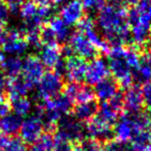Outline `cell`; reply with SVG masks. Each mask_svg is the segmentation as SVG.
I'll list each match as a JSON object with an SVG mask.
<instances>
[{"label": "cell", "mask_w": 151, "mask_h": 151, "mask_svg": "<svg viewBox=\"0 0 151 151\" xmlns=\"http://www.w3.org/2000/svg\"><path fill=\"white\" fill-rule=\"evenodd\" d=\"M120 1H121L123 4L132 7V6H134V5L138 4V2L140 1V0H120Z\"/></svg>", "instance_id": "41"}, {"label": "cell", "mask_w": 151, "mask_h": 151, "mask_svg": "<svg viewBox=\"0 0 151 151\" xmlns=\"http://www.w3.org/2000/svg\"><path fill=\"white\" fill-rule=\"evenodd\" d=\"M109 70L113 75L114 80L123 88L127 89L134 82V73L124 58H110Z\"/></svg>", "instance_id": "6"}, {"label": "cell", "mask_w": 151, "mask_h": 151, "mask_svg": "<svg viewBox=\"0 0 151 151\" xmlns=\"http://www.w3.org/2000/svg\"><path fill=\"white\" fill-rule=\"evenodd\" d=\"M122 110H123V96L122 94L117 93L110 101H101V105H99L96 117L106 123L112 125L116 123Z\"/></svg>", "instance_id": "4"}, {"label": "cell", "mask_w": 151, "mask_h": 151, "mask_svg": "<svg viewBox=\"0 0 151 151\" xmlns=\"http://www.w3.org/2000/svg\"><path fill=\"white\" fill-rule=\"evenodd\" d=\"M122 96H123V109H125L128 114L139 113L144 106L142 91L138 86L128 87Z\"/></svg>", "instance_id": "17"}, {"label": "cell", "mask_w": 151, "mask_h": 151, "mask_svg": "<svg viewBox=\"0 0 151 151\" xmlns=\"http://www.w3.org/2000/svg\"><path fill=\"white\" fill-rule=\"evenodd\" d=\"M142 63L145 64L151 70V50L147 51L142 56Z\"/></svg>", "instance_id": "40"}, {"label": "cell", "mask_w": 151, "mask_h": 151, "mask_svg": "<svg viewBox=\"0 0 151 151\" xmlns=\"http://www.w3.org/2000/svg\"><path fill=\"white\" fill-rule=\"evenodd\" d=\"M68 42L73 52L84 60H92L96 58L99 53V51L89 42L88 38L80 32L71 34Z\"/></svg>", "instance_id": "5"}, {"label": "cell", "mask_w": 151, "mask_h": 151, "mask_svg": "<svg viewBox=\"0 0 151 151\" xmlns=\"http://www.w3.org/2000/svg\"><path fill=\"white\" fill-rule=\"evenodd\" d=\"M116 139L122 143L129 142L136 134V127L132 121V114H125L118 118L115 123V128L113 130Z\"/></svg>", "instance_id": "15"}, {"label": "cell", "mask_w": 151, "mask_h": 151, "mask_svg": "<svg viewBox=\"0 0 151 151\" xmlns=\"http://www.w3.org/2000/svg\"><path fill=\"white\" fill-rule=\"evenodd\" d=\"M119 85L114 79L106 78L99 82L94 87V95L101 101H108L118 93Z\"/></svg>", "instance_id": "18"}, {"label": "cell", "mask_w": 151, "mask_h": 151, "mask_svg": "<svg viewBox=\"0 0 151 151\" xmlns=\"http://www.w3.org/2000/svg\"><path fill=\"white\" fill-rule=\"evenodd\" d=\"M68 151H82V149H81L80 145H71L70 148L68 149Z\"/></svg>", "instance_id": "43"}, {"label": "cell", "mask_w": 151, "mask_h": 151, "mask_svg": "<svg viewBox=\"0 0 151 151\" xmlns=\"http://www.w3.org/2000/svg\"><path fill=\"white\" fill-rule=\"evenodd\" d=\"M128 24L142 22L151 24V0H140L138 4L127 9Z\"/></svg>", "instance_id": "16"}, {"label": "cell", "mask_w": 151, "mask_h": 151, "mask_svg": "<svg viewBox=\"0 0 151 151\" xmlns=\"http://www.w3.org/2000/svg\"><path fill=\"white\" fill-rule=\"evenodd\" d=\"M59 17L67 25H73L80 22L86 16L82 0H69L61 7Z\"/></svg>", "instance_id": "11"}, {"label": "cell", "mask_w": 151, "mask_h": 151, "mask_svg": "<svg viewBox=\"0 0 151 151\" xmlns=\"http://www.w3.org/2000/svg\"><path fill=\"white\" fill-rule=\"evenodd\" d=\"M123 58L130 68L137 70L142 62V55L140 53V48L136 46H129L125 48Z\"/></svg>", "instance_id": "28"}, {"label": "cell", "mask_w": 151, "mask_h": 151, "mask_svg": "<svg viewBox=\"0 0 151 151\" xmlns=\"http://www.w3.org/2000/svg\"><path fill=\"white\" fill-rule=\"evenodd\" d=\"M97 111L99 104L92 99L85 103L77 104V106L73 109V117L80 122H88L96 116Z\"/></svg>", "instance_id": "19"}, {"label": "cell", "mask_w": 151, "mask_h": 151, "mask_svg": "<svg viewBox=\"0 0 151 151\" xmlns=\"http://www.w3.org/2000/svg\"><path fill=\"white\" fill-rule=\"evenodd\" d=\"M33 87L25 81L23 78H14L9 80V84H7V93H9V97L11 101H14L16 99H20V97H26V95L29 93V91Z\"/></svg>", "instance_id": "21"}, {"label": "cell", "mask_w": 151, "mask_h": 151, "mask_svg": "<svg viewBox=\"0 0 151 151\" xmlns=\"http://www.w3.org/2000/svg\"><path fill=\"white\" fill-rule=\"evenodd\" d=\"M96 24L103 31V38L110 47L124 46L130 40L127 9L120 0L108 1L96 14Z\"/></svg>", "instance_id": "1"}, {"label": "cell", "mask_w": 151, "mask_h": 151, "mask_svg": "<svg viewBox=\"0 0 151 151\" xmlns=\"http://www.w3.org/2000/svg\"><path fill=\"white\" fill-rule=\"evenodd\" d=\"M3 151H27L26 144L21 138H13L9 141Z\"/></svg>", "instance_id": "32"}, {"label": "cell", "mask_w": 151, "mask_h": 151, "mask_svg": "<svg viewBox=\"0 0 151 151\" xmlns=\"http://www.w3.org/2000/svg\"><path fill=\"white\" fill-rule=\"evenodd\" d=\"M53 138H54V151H68L71 146L70 142H68L66 139L61 137L57 132L55 136H53Z\"/></svg>", "instance_id": "34"}, {"label": "cell", "mask_w": 151, "mask_h": 151, "mask_svg": "<svg viewBox=\"0 0 151 151\" xmlns=\"http://www.w3.org/2000/svg\"><path fill=\"white\" fill-rule=\"evenodd\" d=\"M109 73V65L107 64V62L104 59L96 57L92 59L89 64H87L85 81L88 86H92V85L95 86L99 82L108 78Z\"/></svg>", "instance_id": "9"}, {"label": "cell", "mask_w": 151, "mask_h": 151, "mask_svg": "<svg viewBox=\"0 0 151 151\" xmlns=\"http://www.w3.org/2000/svg\"><path fill=\"white\" fill-rule=\"evenodd\" d=\"M7 84H9V78L0 71V99H3L4 94L7 90Z\"/></svg>", "instance_id": "37"}, {"label": "cell", "mask_w": 151, "mask_h": 151, "mask_svg": "<svg viewBox=\"0 0 151 151\" xmlns=\"http://www.w3.org/2000/svg\"><path fill=\"white\" fill-rule=\"evenodd\" d=\"M23 61L19 56H9L7 58H3L0 68L2 69V73L7 78H17L22 73Z\"/></svg>", "instance_id": "26"}, {"label": "cell", "mask_w": 151, "mask_h": 151, "mask_svg": "<svg viewBox=\"0 0 151 151\" xmlns=\"http://www.w3.org/2000/svg\"><path fill=\"white\" fill-rule=\"evenodd\" d=\"M11 101V107L13 109L14 113L19 115L20 117L27 116L31 112L32 104L27 97H20V99H16Z\"/></svg>", "instance_id": "29"}, {"label": "cell", "mask_w": 151, "mask_h": 151, "mask_svg": "<svg viewBox=\"0 0 151 151\" xmlns=\"http://www.w3.org/2000/svg\"><path fill=\"white\" fill-rule=\"evenodd\" d=\"M63 94L66 95L71 101V103L77 104L92 101L94 99V92L88 85L75 82H69L68 84L65 85Z\"/></svg>", "instance_id": "14"}, {"label": "cell", "mask_w": 151, "mask_h": 151, "mask_svg": "<svg viewBox=\"0 0 151 151\" xmlns=\"http://www.w3.org/2000/svg\"><path fill=\"white\" fill-rule=\"evenodd\" d=\"M107 2L108 0H82L86 14H97Z\"/></svg>", "instance_id": "30"}, {"label": "cell", "mask_w": 151, "mask_h": 151, "mask_svg": "<svg viewBox=\"0 0 151 151\" xmlns=\"http://www.w3.org/2000/svg\"><path fill=\"white\" fill-rule=\"evenodd\" d=\"M44 128V123L38 116H30L22 122L20 128L21 139L25 143L32 144L42 134Z\"/></svg>", "instance_id": "10"}, {"label": "cell", "mask_w": 151, "mask_h": 151, "mask_svg": "<svg viewBox=\"0 0 151 151\" xmlns=\"http://www.w3.org/2000/svg\"><path fill=\"white\" fill-rule=\"evenodd\" d=\"M85 132L91 139H95L97 141H109L113 137V130L110 124L104 122L96 116L87 122L85 126Z\"/></svg>", "instance_id": "13"}, {"label": "cell", "mask_w": 151, "mask_h": 151, "mask_svg": "<svg viewBox=\"0 0 151 151\" xmlns=\"http://www.w3.org/2000/svg\"><path fill=\"white\" fill-rule=\"evenodd\" d=\"M56 132L70 143L82 141L86 134L85 127L81 122L71 116H65L59 120Z\"/></svg>", "instance_id": "3"}, {"label": "cell", "mask_w": 151, "mask_h": 151, "mask_svg": "<svg viewBox=\"0 0 151 151\" xmlns=\"http://www.w3.org/2000/svg\"><path fill=\"white\" fill-rule=\"evenodd\" d=\"M27 151H54V138L51 132L42 134Z\"/></svg>", "instance_id": "27"}, {"label": "cell", "mask_w": 151, "mask_h": 151, "mask_svg": "<svg viewBox=\"0 0 151 151\" xmlns=\"http://www.w3.org/2000/svg\"><path fill=\"white\" fill-rule=\"evenodd\" d=\"M141 91H142L144 105L151 111V81L144 83L141 88Z\"/></svg>", "instance_id": "36"}, {"label": "cell", "mask_w": 151, "mask_h": 151, "mask_svg": "<svg viewBox=\"0 0 151 151\" xmlns=\"http://www.w3.org/2000/svg\"><path fill=\"white\" fill-rule=\"evenodd\" d=\"M22 117L15 113H7L0 118V134L4 136H13L20 132L22 125Z\"/></svg>", "instance_id": "22"}, {"label": "cell", "mask_w": 151, "mask_h": 151, "mask_svg": "<svg viewBox=\"0 0 151 151\" xmlns=\"http://www.w3.org/2000/svg\"><path fill=\"white\" fill-rule=\"evenodd\" d=\"M108 1H116V0H108Z\"/></svg>", "instance_id": "46"}, {"label": "cell", "mask_w": 151, "mask_h": 151, "mask_svg": "<svg viewBox=\"0 0 151 151\" xmlns=\"http://www.w3.org/2000/svg\"><path fill=\"white\" fill-rule=\"evenodd\" d=\"M40 59L44 66L55 68L62 61L60 48L58 46H44L40 51Z\"/></svg>", "instance_id": "24"}, {"label": "cell", "mask_w": 151, "mask_h": 151, "mask_svg": "<svg viewBox=\"0 0 151 151\" xmlns=\"http://www.w3.org/2000/svg\"><path fill=\"white\" fill-rule=\"evenodd\" d=\"M47 24L54 32L58 44L64 45L65 42H69V38H70L73 32H71L69 26L66 23H64V21L60 17H57V16L52 17L47 22Z\"/></svg>", "instance_id": "20"}, {"label": "cell", "mask_w": 151, "mask_h": 151, "mask_svg": "<svg viewBox=\"0 0 151 151\" xmlns=\"http://www.w3.org/2000/svg\"><path fill=\"white\" fill-rule=\"evenodd\" d=\"M87 63L79 56H70L65 61V75L69 82L81 83L85 80Z\"/></svg>", "instance_id": "12"}, {"label": "cell", "mask_w": 151, "mask_h": 151, "mask_svg": "<svg viewBox=\"0 0 151 151\" xmlns=\"http://www.w3.org/2000/svg\"><path fill=\"white\" fill-rule=\"evenodd\" d=\"M11 11L4 0H0V28H3L9 20Z\"/></svg>", "instance_id": "35"}, {"label": "cell", "mask_w": 151, "mask_h": 151, "mask_svg": "<svg viewBox=\"0 0 151 151\" xmlns=\"http://www.w3.org/2000/svg\"><path fill=\"white\" fill-rule=\"evenodd\" d=\"M130 27V38L134 42V46L142 48L149 40V33L151 30V24L136 22L129 25Z\"/></svg>", "instance_id": "23"}, {"label": "cell", "mask_w": 151, "mask_h": 151, "mask_svg": "<svg viewBox=\"0 0 151 151\" xmlns=\"http://www.w3.org/2000/svg\"><path fill=\"white\" fill-rule=\"evenodd\" d=\"M1 46L3 52L7 53L11 56H19L23 54L28 48L27 40L23 32L18 29H12L5 33Z\"/></svg>", "instance_id": "7"}, {"label": "cell", "mask_w": 151, "mask_h": 151, "mask_svg": "<svg viewBox=\"0 0 151 151\" xmlns=\"http://www.w3.org/2000/svg\"><path fill=\"white\" fill-rule=\"evenodd\" d=\"M127 148L125 143L118 140H109L101 146V151H127Z\"/></svg>", "instance_id": "31"}, {"label": "cell", "mask_w": 151, "mask_h": 151, "mask_svg": "<svg viewBox=\"0 0 151 151\" xmlns=\"http://www.w3.org/2000/svg\"><path fill=\"white\" fill-rule=\"evenodd\" d=\"M81 149L82 151H101V144L95 139H85L81 141Z\"/></svg>", "instance_id": "33"}, {"label": "cell", "mask_w": 151, "mask_h": 151, "mask_svg": "<svg viewBox=\"0 0 151 151\" xmlns=\"http://www.w3.org/2000/svg\"><path fill=\"white\" fill-rule=\"evenodd\" d=\"M4 1L9 5L11 13L16 15V14H19L20 6H21V4L23 3L24 0H4Z\"/></svg>", "instance_id": "38"}, {"label": "cell", "mask_w": 151, "mask_h": 151, "mask_svg": "<svg viewBox=\"0 0 151 151\" xmlns=\"http://www.w3.org/2000/svg\"><path fill=\"white\" fill-rule=\"evenodd\" d=\"M9 110H11V105L4 99H0V118L9 113Z\"/></svg>", "instance_id": "39"}, {"label": "cell", "mask_w": 151, "mask_h": 151, "mask_svg": "<svg viewBox=\"0 0 151 151\" xmlns=\"http://www.w3.org/2000/svg\"><path fill=\"white\" fill-rule=\"evenodd\" d=\"M4 36H5V32L3 31L2 28H0V45L2 44L3 40H4Z\"/></svg>", "instance_id": "44"}, {"label": "cell", "mask_w": 151, "mask_h": 151, "mask_svg": "<svg viewBox=\"0 0 151 151\" xmlns=\"http://www.w3.org/2000/svg\"><path fill=\"white\" fill-rule=\"evenodd\" d=\"M22 73L23 79L27 81L32 87L38 83L45 73V66L42 63L40 59L33 55L26 57L23 61V67H22Z\"/></svg>", "instance_id": "8"}, {"label": "cell", "mask_w": 151, "mask_h": 151, "mask_svg": "<svg viewBox=\"0 0 151 151\" xmlns=\"http://www.w3.org/2000/svg\"><path fill=\"white\" fill-rule=\"evenodd\" d=\"M65 0H49V3H50L51 6H55V5H59L62 2H64Z\"/></svg>", "instance_id": "42"}, {"label": "cell", "mask_w": 151, "mask_h": 151, "mask_svg": "<svg viewBox=\"0 0 151 151\" xmlns=\"http://www.w3.org/2000/svg\"><path fill=\"white\" fill-rule=\"evenodd\" d=\"M42 104L46 107L54 110L61 116L63 114H68L69 111L73 109V103L65 94H58L52 99L44 101Z\"/></svg>", "instance_id": "25"}, {"label": "cell", "mask_w": 151, "mask_h": 151, "mask_svg": "<svg viewBox=\"0 0 151 151\" xmlns=\"http://www.w3.org/2000/svg\"><path fill=\"white\" fill-rule=\"evenodd\" d=\"M3 58H4V57H3V55H2V53L0 52V65H1V62H2V60H3Z\"/></svg>", "instance_id": "45"}, {"label": "cell", "mask_w": 151, "mask_h": 151, "mask_svg": "<svg viewBox=\"0 0 151 151\" xmlns=\"http://www.w3.org/2000/svg\"><path fill=\"white\" fill-rule=\"evenodd\" d=\"M36 87V95L40 101H47L59 94L63 88L62 76L55 71L45 73Z\"/></svg>", "instance_id": "2"}]
</instances>
